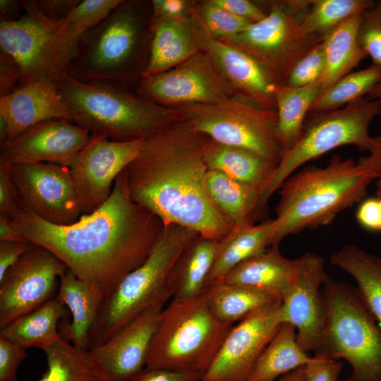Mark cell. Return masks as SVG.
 Listing matches in <instances>:
<instances>
[{
    "instance_id": "obj_20",
    "label": "cell",
    "mask_w": 381,
    "mask_h": 381,
    "mask_svg": "<svg viewBox=\"0 0 381 381\" xmlns=\"http://www.w3.org/2000/svg\"><path fill=\"white\" fill-rule=\"evenodd\" d=\"M193 21L200 51L210 57L236 95L263 108L276 109L275 92L279 85L267 70L248 53L212 38L194 9Z\"/></svg>"
},
{
    "instance_id": "obj_42",
    "label": "cell",
    "mask_w": 381,
    "mask_h": 381,
    "mask_svg": "<svg viewBox=\"0 0 381 381\" xmlns=\"http://www.w3.org/2000/svg\"><path fill=\"white\" fill-rule=\"evenodd\" d=\"M358 39L373 64L381 66V9L376 1L375 6L361 14Z\"/></svg>"
},
{
    "instance_id": "obj_34",
    "label": "cell",
    "mask_w": 381,
    "mask_h": 381,
    "mask_svg": "<svg viewBox=\"0 0 381 381\" xmlns=\"http://www.w3.org/2000/svg\"><path fill=\"white\" fill-rule=\"evenodd\" d=\"M312 359L298 345L295 327L283 322L272 338L246 381H275Z\"/></svg>"
},
{
    "instance_id": "obj_39",
    "label": "cell",
    "mask_w": 381,
    "mask_h": 381,
    "mask_svg": "<svg viewBox=\"0 0 381 381\" xmlns=\"http://www.w3.org/2000/svg\"><path fill=\"white\" fill-rule=\"evenodd\" d=\"M194 10L207 33L218 40L235 35L253 23L216 4L213 0L195 3Z\"/></svg>"
},
{
    "instance_id": "obj_17",
    "label": "cell",
    "mask_w": 381,
    "mask_h": 381,
    "mask_svg": "<svg viewBox=\"0 0 381 381\" xmlns=\"http://www.w3.org/2000/svg\"><path fill=\"white\" fill-rule=\"evenodd\" d=\"M281 304L259 310L233 326L201 381H246L283 323Z\"/></svg>"
},
{
    "instance_id": "obj_29",
    "label": "cell",
    "mask_w": 381,
    "mask_h": 381,
    "mask_svg": "<svg viewBox=\"0 0 381 381\" xmlns=\"http://www.w3.org/2000/svg\"><path fill=\"white\" fill-rule=\"evenodd\" d=\"M218 241L198 235L183 250L171 273L173 298L202 295L214 262Z\"/></svg>"
},
{
    "instance_id": "obj_26",
    "label": "cell",
    "mask_w": 381,
    "mask_h": 381,
    "mask_svg": "<svg viewBox=\"0 0 381 381\" xmlns=\"http://www.w3.org/2000/svg\"><path fill=\"white\" fill-rule=\"evenodd\" d=\"M204 160L208 169L222 171L256 188L260 193L278 165L253 150L221 144L210 138L205 147Z\"/></svg>"
},
{
    "instance_id": "obj_21",
    "label": "cell",
    "mask_w": 381,
    "mask_h": 381,
    "mask_svg": "<svg viewBox=\"0 0 381 381\" xmlns=\"http://www.w3.org/2000/svg\"><path fill=\"white\" fill-rule=\"evenodd\" d=\"M163 306L149 308L104 344L87 351L103 381H129L145 369Z\"/></svg>"
},
{
    "instance_id": "obj_36",
    "label": "cell",
    "mask_w": 381,
    "mask_h": 381,
    "mask_svg": "<svg viewBox=\"0 0 381 381\" xmlns=\"http://www.w3.org/2000/svg\"><path fill=\"white\" fill-rule=\"evenodd\" d=\"M43 351L47 369L35 381H103L88 352L77 349L61 337Z\"/></svg>"
},
{
    "instance_id": "obj_57",
    "label": "cell",
    "mask_w": 381,
    "mask_h": 381,
    "mask_svg": "<svg viewBox=\"0 0 381 381\" xmlns=\"http://www.w3.org/2000/svg\"><path fill=\"white\" fill-rule=\"evenodd\" d=\"M368 96L371 98L381 99V81L374 87Z\"/></svg>"
},
{
    "instance_id": "obj_15",
    "label": "cell",
    "mask_w": 381,
    "mask_h": 381,
    "mask_svg": "<svg viewBox=\"0 0 381 381\" xmlns=\"http://www.w3.org/2000/svg\"><path fill=\"white\" fill-rule=\"evenodd\" d=\"M67 270L49 250L32 243L0 280V329L53 298Z\"/></svg>"
},
{
    "instance_id": "obj_4",
    "label": "cell",
    "mask_w": 381,
    "mask_h": 381,
    "mask_svg": "<svg viewBox=\"0 0 381 381\" xmlns=\"http://www.w3.org/2000/svg\"><path fill=\"white\" fill-rule=\"evenodd\" d=\"M378 176L351 158L332 157L323 167L294 173L279 188L272 245L307 229L330 223L344 210L361 201Z\"/></svg>"
},
{
    "instance_id": "obj_19",
    "label": "cell",
    "mask_w": 381,
    "mask_h": 381,
    "mask_svg": "<svg viewBox=\"0 0 381 381\" xmlns=\"http://www.w3.org/2000/svg\"><path fill=\"white\" fill-rule=\"evenodd\" d=\"M92 133L69 120L51 119L0 145V164L49 162L69 167Z\"/></svg>"
},
{
    "instance_id": "obj_55",
    "label": "cell",
    "mask_w": 381,
    "mask_h": 381,
    "mask_svg": "<svg viewBox=\"0 0 381 381\" xmlns=\"http://www.w3.org/2000/svg\"><path fill=\"white\" fill-rule=\"evenodd\" d=\"M22 8V1L13 0L0 1L1 21L13 20L18 17V11Z\"/></svg>"
},
{
    "instance_id": "obj_40",
    "label": "cell",
    "mask_w": 381,
    "mask_h": 381,
    "mask_svg": "<svg viewBox=\"0 0 381 381\" xmlns=\"http://www.w3.org/2000/svg\"><path fill=\"white\" fill-rule=\"evenodd\" d=\"M123 0H83L62 19L74 39L101 23Z\"/></svg>"
},
{
    "instance_id": "obj_9",
    "label": "cell",
    "mask_w": 381,
    "mask_h": 381,
    "mask_svg": "<svg viewBox=\"0 0 381 381\" xmlns=\"http://www.w3.org/2000/svg\"><path fill=\"white\" fill-rule=\"evenodd\" d=\"M313 114L305 123L300 139L283 152L273 175L260 191L258 217L284 181L306 162L343 145H354L367 152L371 139L369 127L381 116V99L366 96L341 108Z\"/></svg>"
},
{
    "instance_id": "obj_50",
    "label": "cell",
    "mask_w": 381,
    "mask_h": 381,
    "mask_svg": "<svg viewBox=\"0 0 381 381\" xmlns=\"http://www.w3.org/2000/svg\"><path fill=\"white\" fill-rule=\"evenodd\" d=\"M358 222L365 228L381 231V205L380 198H369L359 206L357 214Z\"/></svg>"
},
{
    "instance_id": "obj_23",
    "label": "cell",
    "mask_w": 381,
    "mask_h": 381,
    "mask_svg": "<svg viewBox=\"0 0 381 381\" xmlns=\"http://www.w3.org/2000/svg\"><path fill=\"white\" fill-rule=\"evenodd\" d=\"M150 54L142 78L167 71L199 52L191 15L173 18L151 19Z\"/></svg>"
},
{
    "instance_id": "obj_10",
    "label": "cell",
    "mask_w": 381,
    "mask_h": 381,
    "mask_svg": "<svg viewBox=\"0 0 381 381\" xmlns=\"http://www.w3.org/2000/svg\"><path fill=\"white\" fill-rule=\"evenodd\" d=\"M22 8L24 15L0 23L1 53L17 66L18 87L44 78L56 82L68 73L76 40L64 19L48 18L35 1Z\"/></svg>"
},
{
    "instance_id": "obj_16",
    "label": "cell",
    "mask_w": 381,
    "mask_h": 381,
    "mask_svg": "<svg viewBox=\"0 0 381 381\" xmlns=\"http://www.w3.org/2000/svg\"><path fill=\"white\" fill-rule=\"evenodd\" d=\"M144 140L114 141L92 133L69 167L83 214L107 200L116 177L138 155Z\"/></svg>"
},
{
    "instance_id": "obj_41",
    "label": "cell",
    "mask_w": 381,
    "mask_h": 381,
    "mask_svg": "<svg viewBox=\"0 0 381 381\" xmlns=\"http://www.w3.org/2000/svg\"><path fill=\"white\" fill-rule=\"evenodd\" d=\"M325 65L322 41L296 62L289 73L285 85L298 87L320 80L324 72Z\"/></svg>"
},
{
    "instance_id": "obj_5",
    "label": "cell",
    "mask_w": 381,
    "mask_h": 381,
    "mask_svg": "<svg viewBox=\"0 0 381 381\" xmlns=\"http://www.w3.org/2000/svg\"><path fill=\"white\" fill-rule=\"evenodd\" d=\"M56 83L73 123L114 141L145 139L183 121L179 109L159 105L127 89L83 83L68 73Z\"/></svg>"
},
{
    "instance_id": "obj_56",
    "label": "cell",
    "mask_w": 381,
    "mask_h": 381,
    "mask_svg": "<svg viewBox=\"0 0 381 381\" xmlns=\"http://www.w3.org/2000/svg\"><path fill=\"white\" fill-rule=\"evenodd\" d=\"M279 381H306L304 365L282 376Z\"/></svg>"
},
{
    "instance_id": "obj_52",
    "label": "cell",
    "mask_w": 381,
    "mask_h": 381,
    "mask_svg": "<svg viewBox=\"0 0 381 381\" xmlns=\"http://www.w3.org/2000/svg\"><path fill=\"white\" fill-rule=\"evenodd\" d=\"M40 11L48 18H64L79 2L78 0H40L35 1Z\"/></svg>"
},
{
    "instance_id": "obj_8",
    "label": "cell",
    "mask_w": 381,
    "mask_h": 381,
    "mask_svg": "<svg viewBox=\"0 0 381 381\" xmlns=\"http://www.w3.org/2000/svg\"><path fill=\"white\" fill-rule=\"evenodd\" d=\"M321 293L326 322L314 356L344 359L353 381H381V328L357 289L327 274Z\"/></svg>"
},
{
    "instance_id": "obj_37",
    "label": "cell",
    "mask_w": 381,
    "mask_h": 381,
    "mask_svg": "<svg viewBox=\"0 0 381 381\" xmlns=\"http://www.w3.org/2000/svg\"><path fill=\"white\" fill-rule=\"evenodd\" d=\"M371 0H311L310 11L297 30L301 37L325 38L348 18L373 8Z\"/></svg>"
},
{
    "instance_id": "obj_58",
    "label": "cell",
    "mask_w": 381,
    "mask_h": 381,
    "mask_svg": "<svg viewBox=\"0 0 381 381\" xmlns=\"http://www.w3.org/2000/svg\"><path fill=\"white\" fill-rule=\"evenodd\" d=\"M377 186L378 193L380 196L381 195V177L377 179Z\"/></svg>"
},
{
    "instance_id": "obj_30",
    "label": "cell",
    "mask_w": 381,
    "mask_h": 381,
    "mask_svg": "<svg viewBox=\"0 0 381 381\" xmlns=\"http://www.w3.org/2000/svg\"><path fill=\"white\" fill-rule=\"evenodd\" d=\"M206 188L213 204L233 226L254 224L258 218V189L212 169L207 171Z\"/></svg>"
},
{
    "instance_id": "obj_11",
    "label": "cell",
    "mask_w": 381,
    "mask_h": 381,
    "mask_svg": "<svg viewBox=\"0 0 381 381\" xmlns=\"http://www.w3.org/2000/svg\"><path fill=\"white\" fill-rule=\"evenodd\" d=\"M310 6L311 0L272 1L263 20L220 40L254 57L279 86L284 85L296 62L325 39L297 34Z\"/></svg>"
},
{
    "instance_id": "obj_6",
    "label": "cell",
    "mask_w": 381,
    "mask_h": 381,
    "mask_svg": "<svg viewBox=\"0 0 381 381\" xmlns=\"http://www.w3.org/2000/svg\"><path fill=\"white\" fill-rule=\"evenodd\" d=\"M197 231L166 225L145 261L129 273L104 301L90 337V349L109 340L149 308L173 298L170 279L174 267Z\"/></svg>"
},
{
    "instance_id": "obj_2",
    "label": "cell",
    "mask_w": 381,
    "mask_h": 381,
    "mask_svg": "<svg viewBox=\"0 0 381 381\" xmlns=\"http://www.w3.org/2000/svg\"><path fill=\"white\" fill-rule=\"evenodd\" d=\"M210 138L184 121L144 140L125 168L132 199L157 215L217 241L233 224L215 207L206 188L204 150Z\"/></svg>"
},
{
    "instance_id": "obj_33",
    "label": "cell",
    "mask_w": 381,
    "mask_h": 381,
    "mask_svg": "<svg viewBox=\"0 0 381 381\" xmlns=\"http://www.w3.org/2000/svg\"><path fill=\"white\" fill-rule=\"evenodd\" d=\"M205 296L213 314L220 320L231 324L282 302V298L275 294L223 282L208 286Z\"/></svg>"
},
{
    "instance_id": "obj_13",
    "label": "cell",
    "mask_w": 381,
    "mask_h": 381,
    "mask_svg": "<svg viewBox=\"0 0 381 381\" xmlns=\"http://www.w3.org/2000/svg\"><path fill=\"white\" fill-rule=\"evenodd\" d=\"M135 92L169 108L214 104L236 95L210 57L202 51L167 71L142 78Z\"/></svg>"
},
{
    "instance_id": "obj_22",
    "label": "cell",
    "mask_w": 381,
    "mask_h": 381,
    "mask_svg": "<svg viewBox=\"0 0 381 381\" xmlns=\"http://www.w3.org/2000/svg\"><path fill=\"white\" fill-rule=\"evenodd\" d=\"M59 119L73 122L72 113L52 79L34 80L0 97V119L6 125L5 143L35 124Z\"/></svg>"
},
{
    "instance_id": "obj_35",
    "label": "cell",
    "mask_w": 381,
    "mask_h": 381,
    "mask_svg": "<svg viewBox=\"0 0 381 381\" xmlns=\"http://www.w3.org/2000/svg\"><path fill=\"white\" fill-rule=\"evenodd\" d=\"M320 90V80L292 87L278 86L275 92L277 138L283 152L294 146L303 134L305 119Z\"/></svg>"
},
{
    "instance_id": "obj_53",
    "label": "cell",
    "mask_w": 381,
    "mask_h": 381,
    "mask_svg": "<svg viewBox=\"0 0 381 381\" xmlns=\"http://www.w3.org/2000/svg\"><path fill=\"white\" fill-rule=\"evenodd\" d=\"M368 155L360 157L358 162L381 177V135L371 136Z\"/></svg>"
},
{
    "instance_id": "obj_46",
    "label": "cell",
    "mask_w": 381,
    "mask_h": 381,
    "mask_svg": "<svg viewBox=\"0 0 381 381\" xmlns=\"http://www.w3.org/2000/svg\"><path fill=\"white\" fill-rule=\"evenodd\" d=\"M151 19L173 18L193 13L195 1L186 0H152Z\"/></svg>"
},
{
    "instance_id": "obj_1",
    "label": "cell",
    "mask_w": 381,
    "mask_h": 381,
    "mask_svg": "<svg viewBox=\"0 0 381 381\" xmlns=\"http://www.w3.org/2000/svg\"><path fill=\"white\" fill-rule=\"evenodd\" d=\"M10 222L27 241L58 258L102 303L145 261L165 226L132 199L125 169L107 200L71 224H53L25 209Z\"/></svg>"
},
{
    "instance_id": "obj_48",
    "label": "cell",
    "mask_w": 381,
    "mask_h": 381,
    "mask_svg": "<svg viewBox=\"0 0 381 381\" xmlns=\"http://www.w3.org/2000/svg\"><path fill=\"white\" fill-rule=\"evenodd\" d=\"M202 374L145 368L129 381H201Z\"/></svg>"
},
{
    "instance_id": "obj_3",
    "label": "cell",
    "mask_w": 381,
    "mask_h": 381,
    "mask_svg": "<svg viewBox=\"0 0 381 381\" xmlns=\"http://www.w3.org/2000/svg\"><path fill=\"white\" fill-rule=\"evenodd\" d=\"M151 16V2L123 1L79 37L68 75L87 83L137 87L149 58Z\"/></svg>"
},
{
    "instance_id": "obj_27",
    "label": "cell",
    "mask_w": 381,
    "mask_h": 381,
    "mask_svg": "<svg viewBox=\"0 0 381 381\" xmlns=\"http://www.w3.org/2000/svg\"><path fill=\"white\" fill-rule=\"evenodd\" d=\"M274 228V219H266L258 224L234 226L218 241L216 257L207 278V287L220 281L241 262L272 246Z\"/></svg>"
},
{
    "instance_id": "obj_47",
    "label": "cell",
    "mask_w": 381,
    "mask_h": 381,
    "mask_svg": "<svg viewBox=\"0 0 381 381\" xmlns=\"http://www.w3.org/2000/svg\"><path fill=\"white\" fill-rule=\"evenodd\" d=\"M214 2L226 8L233 14L244 18L253 23L263 20L267 13L255 3L248 0H213Z\"/></svg>"
},
{
    "instance_id": "obj_31",
    "label": "cell",
    "mask_w": 381,
    "mask_h": 381,
    "mask_svg": "<svg viewBox=\"0 0 381 381\" xmlns=\"http://www.w3.org/2000/svg\"><path fill=\"white\" fill-rule=\"evenodd\" d=\"M329 262L356 281L358 294L381 328V256L349 244L332 253Z\"/></svg>"
},
{
    "instance_id": "obj_12",
    "label": "cell",
    "mask_w": 381,
    "mask_h": 381,
    "mask_svg": "<svg viewBox=\"0 0 381 381\" xmlns=\"http://www.w3.org/2000/svg\"><path fill=\"white\" fill-rule=\"evenodd\" d=\"M176 108L183 121L212 140L253 150L279 163L283 150L277 138L276 109L263 108L238 95L214 104Z\"/></svg>"
},
{
    "instance_id": "obj_43",
    "label": "cell",
    "mask_w": 381,
    "mask_h": 381,
    "mask_svg": "<svg viewBox=\"0 0 381 381\" xmlns=\"http://www.w3.org/2000/svg\"><path fill=\"white\" fill-rule=\"evenodd\" d=\"M26 356L25 349L0 335V381H17L18 367Z\"/></svg>"
},
{
    "instance_id": "obj_28",
    "label": "cell",
    "mask_w": 381,
    "mask_h": 381,
    "mask_svg": "<svg viewBox=\"0 0 381 381\" xmlns=\"http://www.w3.org/2000/svg\"><path fill=\"white\" fill-rule=\"evenodd\" d=\"M361 14L348 18L325 37V65L319 95L351 73L368 56L358 39Z\"/></svg>"
},
{
    "instance_id": "obj_38",
    "label": "cell",
    "mask_w": 381,
    "mask_h": 381,
    "mask_svg": "<svg viewBox=\"0 0 381 381\" xmlns=\"http://www.w3.org/2000/svg\"><path fill=\"white\" fill-rule=\"evenodd\" d=\"M380 81L381 66L373 63L365 68L352 71L318 95L309 112L315 114L341 108L368 96Z\"/></svg>"
},
{
    "instance_id": "obj_25",
    "label": "cell",
    "mask_w": 381,
    "mask_h": 381,
    "mask_svg": "<svg viewBox=\"0 0 381 381\" xmlns=\"http://www.w3.org/2000/svg\"><path fill=\"white\" fill-rule=\"evenodd\" d=\"M55 298L66 306L72 317L71 322L61 325V338L77 349L88 351L90 333L102 302L89 286L68 269L59 279Z\"/></svg>"
},
{
    "instance_id": "obj_45",
    "label": "cell",
    "mask_w": 381,
    "mask_h": 381,
    "mask_svg": "<svg viewBox=\"0 0 381 381\" xmlns=\"http://www.w3.org/2000/svg\"><path fill=\"white\" fill-rule=\"evenodd\" d=\"M341 365L337 360L313 356L304 365L306 381H338Z\"/></svg>"
},
{
    "instance_id": "obj_44",
    "label": "cell",
    "mask_w": 381,
    "mask_h": 381,
    "mask_svg": "<svg viewBox=\"0 0 381 381\" xmlns=\"http://www.w3.org/2000/svg\"><path fill=\"white\" fill-rule=\"evenodd\" d=\"M23 209L17 190L5 165L0 164V214L9 219Z\"/></svg>"
},
{
    "instance_id": "obj_54",
    "label": "cell",
    "mask_w": 381,
    "mask_h": 381,
    "mask_svg": "<svg viewBox=\"0 0 381 381\" xmlns=\"http://www.w3.org/2000/svg\"><path fill=\"white\" fill-rule=\"evenodd\" d=\"M0 241H28L11 225L10 219L0 214Z\"/></svg>"
},
{
    "instance_id": "obj_61",
    "label": "cell",
    "mask_w": 381,
    "mask_h": 381,
    "mask_svg": "<svg viewBox=\"0 0 381 381\" xmlns=\"http://www.w3.org/2000/svg\"><path fill=\"white\" fill-rule=\"evenodd\" d=\"M380 205H381V195H380ZM381 232V231H380Z\"/></svg>"
},
{
    "instance_id": "obj_7",
    "label": "cell",
    "mask_w": 381,
    "mask_h": 381,
    "mask_svg": "<svg viewBox=\"0 0 381 381\" xmlns=\"http://www.w3.org/2000/svg\"><path fill=\"white\" fill-rule=\"evenodd\" d=\"M232 327L213 314L205 293L173 298L159 315L145 368L203 375Z\"/></svg>"
},
{
    "instance_id": "obj_18",
    "label": "cell",
    "mask_w": 381,
    "mask_h": 381,
    "mask_svg": "<svg viewBox=\"0 0 381 381\" xmlns=\"http://www.w3.org/2000/svg\"><path fill=\"white\" fill-rule=\"evenodd\" d=\"M298 258V270L293 283L282 297L283 322L292 325L296 340L306 352L318 349L326 322L321 288L327 276L322 257L307 253Z\"/></svg>"
},
{
    "instance_id": "obj_60",
    "label": "cell",
    "mask_w": 381,
    "mask_h": 381,
    "mask_svg": "<svg viewBox=\"0 0 381 381\" xmlns=\"http://www.w3.org/2000/svg\"><path fill=\"white\" fill-rule=\"evenodd\" d=\"M338 381H353L351 378L345 380H338Z\"/></svg>"
},
{
    "instance_id": "obj_49",
    "label": "cell",
    "mask_w": 381,
    "mask_h": 381,
    "mask_svg": "<svg viewBox=\"0 0 381 381\" xmlns=\"http://www.w3.org/2000/svg\"><path fill=\"white\" fill-rule=\"evenodd\" d=\"M31 244L29 241H0V280Z\"/></svg>"
},
{
    "instance_id": "obj_32",
    "label": "cell",
    "mask_w": 381,
    "mask_h": 381,
    "mask_svg": "<svg viewBox=\"0 0 381 381\" xmlns=\"http://www.w3.org/2000/svg\"><path fill=\"white\" fill-rule=\"evenodd\" d=\"M68 313L64 305L53 298L1 328L0 335L25 350L30 347L43 350L61 337L58 323Z\"/></svg>"
},
{
    "instance_id": "obj_51",
    "label": "cell",
    "mask_w": 381,
    "mask_h": 381,
    "mask_svg": "<svg viewBox=\"0 0 381 381\" xmlns=\"http://www.w3.org/2000/svg\"><path fill=\"white\" fill-rule=\"evenodd\" d=\"M1 77H0V92L1 97L7 95L19 85V71L16 64L1 53Z\"/></svg>"
},
{
    "instance_id": "obj_14",
    "label": "cell",
    "mask_w": 381,
    "mask_h": 381,
    "mask_svg": "<svg viewBox=\"0 0 381 381\" xmlns=\"http://www.w3.org/2000/svg\"><path fill=\"white\" fill-rule=\"evenodd\" d=\"M4 165L23 209L56 225L71 224L83 215L69 167L49 162Z\"/></svg>"
},
{
    "instance_id": "obj_59",
    "label": "cell",
    "mask_w": 381,
    "mask_h": 381,
    "mask_svg": "<svg viewBox=\"0 0 381 381\" xmlns=\"http://www.w3.org/2000/svg\"><path fill=\"white\" fill-rule=\"evenodd\" d=\"M376 6L381 9V1H376Z\"/></svg>"
},
{
    "instance_id": "obj_24",
    "label": "cell",
    "mask_w": 381,
    "mask_h": 381,
    "mask_svg": "<svg viewBox=\"0 0 381 381\" xmlns=\"http://www.w3.org/2000/svg\"><path fill=\"white\" fill-rule=\"evenodd\" d=\"M298 265V258H286L278 245H272L241 262L219 282L265 291L282 300L296 278Z\"/></svg>"
}]
</instances>
